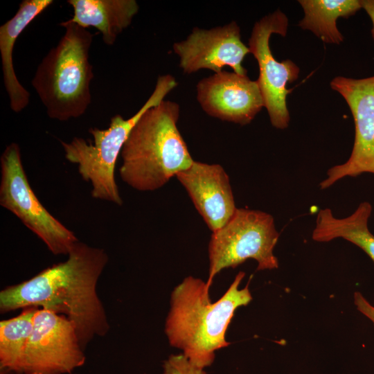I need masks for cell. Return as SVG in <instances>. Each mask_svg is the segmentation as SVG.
I'll return each instance as SVG.
<instances>
[{"mask_svg": "<svg viewBox=\"0 0 374 374\" xmlns=\"http://www.w3.org/2000/svg\"><path fill=\"white\" fill-rule=\"evenodd\" d=\"M287 27V17L277 10L254 24L249 39L250 53L256 59L259 67L256 82L264 107L271 125L278 129H285L289 125L286 98L292 89H287L286 86L298 78L299 68L290 60L278 62L271 51L269 39L273 33L285 36Z\"/></svg>", "mask_w": 374, "mask_h": 374, "instance_id": "9c48e42d", "label": "cell"}, {"mask_svg": "<svg viewBox=\"0 0 374 374\" xmlns=\"http://www.w3.org/2000/svg\"><path fill=\"white\" fill-rule=\"evenodd\" d=\"M305 16L299 26L311 30L326 43L340 44L344 37L336 21L339 17L348 18L362 8L358 0H300Z\"/></svg>", "mask_w": 374, "mask_h": 374, "instance_id": "e0dca14e", "label": "cell"}, {"mask_svg": "<svg viewBox=\"0 0 374 374\" xmlns=\"http://www.w3.org/2000/svg\"><path fill=\"white\" fill-rule=\"evenodd\" d=\"M371 212L372 206L368 202L360 203L354 213L344 218L335 217L330 208L321 209L312 238L319 242L341 238L359 247L374 262V235L368 227Z\"/></svg>", "mask_w": 374, "mask_h": 374, "instance_id": "2e32d148", "label": "cell"}, {"mask_svg": "<svg viewBox=\"0 0 374 374\" xmlns=\"http://www.w3.org/2000/svg\"><path fill=\"white\" fill-rule=\"evenodd\" d=\"M59 26L65 32L42 60L31 84L47 116L66 121L82 116L91 103L89 50L93 35L69 19Z\"/></svg>", "mask_w": 374, "mask_h": 374, "instance_id": "277c9868", "label": "cell"}, {"mask_svg": "<svg viewBox=\"0 0 374 374\" xmlns=\"http://www.w3.org/2000/svg\"><path fill=\"white\" fill-rule=\"evenodd\" d=\"M197 100L208 115L224 121L245 125L264 107L256 81L247 75L222 71L200 80Z\"/></svg>", "mask_w": 374, "mask_h": 374, "instance_id": "7c38bea8", "label": "cell"}, {"mask_svg": "<svg viewBox=\"0 0 374 374\" xmlns=\"http://www.w3.org/2000/svg\"><path fill=\"white\" fill-rule=\"evenodd\" d=\"M176 177L212 232L222 227L234 215L237 208L229 177L220 164L194 160Z\"/></svg>", "mask_w": 374, "mask_h": 374, "instance_id": "4fadbf2b", "label": "cell"}, {"mask_svg": "<svg viewBox=\"0 0 374 374\" xmlns=\"http://www.w3.org/2000/svg\"><path fill=\"white\" fill-rule=\"evenodd\" d=\"M330 87L350 107L355 140L348 159L328 170L327 178L320 183L321 189H326L346 177L374 174V76L363 79L337 76L330 82Z\"/></svg>", "mask_w": 374, "mask_h": 374, "instance_id": "30bf717a", "label": "cell"}, {"mask_svg": "<svg viewBox=\"0 0 374 374\" xmlns=\"http://www.w3.org/2000/svg\"><path fill=\"white\" fill-rule=\"evenodd\" d=\"M278 238L272 215L259 210L237 208L211 235L207 287L210 289L214 277L223 269L235 268L248 259L256 260L258 271L277 269L278 261L273 251Z\"/></svg>", "mask_w": 374, "mask_h": 374, "instance_id": "8992f818", "label": "cell"}, {"mask_svg": "<svg viewBox=\"0 0 374 374\" xmlns=\"http://www.w3.org/2000/svg\"><path fill=\"white\" fill-rule=\"evenodd\" d=\"M179 105L162 100L132 129L121 152L123 181L139 191H154L194 161L180 134Z\"/></svg>", "mask_w": 374, "mask_h": 374, "instance_id": "3957f363", "label": "cell"}, {"mask_svg": "<svg viewBox=\"0 0 374 374\" xmlns=\"http://www.w3.org/2000/svg\"><path fill=\"white\" fill-rule=\"evenodd\" d=\"M177 86L170 74L159 75L152 94L132 117L125 119L120 114L111 118L107 129L90 128L93 143L74 136L69 142L60 141L66 160L78 166L82 179L91 185L93 198L123 204L115 179L116 161L132 129L148 109L159 104Z\"/></svg>", "mask_w": 374, "mask_h": 374, "instance_id": "5b68a950", "label": "cell"}, {"mask_svg": "<svg viewBox=\"0 0 374 374\" xmlns=\"http://www.w3.org/2000/svg\"><path fill=\"white\" fill-rule=\"evenodd\" d=\"M67 3L73 10L69 20L84 28H96L107 45L115 43L139 10L135 0H68Z\"/></svg>", "mask_w": 374, "mask_h": 374, "instance_id": "9a60e30c", "label": "cell"}, {"mask_svg": "<svg viewBox=\"0 0 374 374\" xmlns=\"http://www.w3.org/2000/svg\"><path fill=\"white\" fill-rule=\"evenodd\" d=\"M53 2L52 0H24L15 15L0 26L3 82L10 109L15 113L24 110L30 102V93L19 82L14 69L12 54L16 39L28 25Z\"/></svg>", "mask_w": 374, "mask_h": 374, "instance_id": "5bb4252c", "label": "cell"}, {"mask_svg": "<svg viewBox=\"0 0 374 374\" xmlns=\"http://www.w3.org/2000/svg\"><path fill=\"white\" fill-rule=\"evenodd\" d=\"M67 259L31 278L0 292V311L41 307L62 314L75 328L84 350L96 336L103 337L109 325L97 292L98 280L109 256L105 249L78 240Z\"/></svg>", "mask_w": 374, "mask_h": 374, "instance_id": "6da1fadb", "label": "cell"}, {"mask_svg": "<svg viewBox=\"0 0 374 374\" xmlns=\"http://www.w3.org/2000/svg\"><path fill=\"white\" fill-rule=\"evenodd\" d=\"M85 360L73 323L65 316L37 309L19 374H71Z\"/></svg>", "mask_w": 374, "mask_h": 374, "instance_id": "ba28073f", "label": "cell"}, {"mask_svg": "<svg viewBox=\"0 0 374 374\" xmlns=\"http://www.w3.org/2000/svg\"><path fill=\"white\" fill-rule=\"evenodd\" d=\"M0 167V205L16 215L53 254L68 255L78 239L38 199L29 184L17 143L6 147Z\"/></svg>", "mask_w": 374, "mask_h": 374, "instance_id": "52a82bcc", "label": "cell"}, {"mask_svg": "<svg viewBox=\"0 0 374 374\" xmlns=\"http://www.w3.org/2000/svg\"><path fill=\"white\" fill-rule=\"evenodd\" d=\"M244 276V272H238L215 303L211 301L206 282L191 276L172 292L165 333L170 344L181 349L195 366L204 369L211 366L215 352L230 344L226 333L234 313L252 300L249 283L239 289Z\"/></svg>", "mask_w": 374, "mask_h": 374, "instance_id": "7a4b0ae2", "label": "cell"}, {"mask_svg": "<svg viewBox=\"0 0 374 374\" xmlns=\"http://www.w3.org/2000/svg\"><path fill=\"white\" fill-rule=\"evenodd\" d=\"M354 303L357 310L369 319L374 325V306L359 292L354 293Z\"/></svg>", "mask_w": 374, "mask_h": 374, "instance_id": "ffe728a7", "label": "cell"}, {"mask_svg": "<svg viewBox=\"0 0 374 374\" xmlns=\"http://www.w3.org/2000/svg\"><path fill=\"white\" fill-rule=\"evenodd\" d=\"M163 374H206L204 368L193 364L183 353L171 355L163 363Z\"/></svg>", "mask_w": 374, "mask_h": 374, "instance_id": "d6986e66", "label": "cell"}, {"mask_svg": "<svg viewBox=\"0 0 374 374\" xmlns=\"http://www.w3.org/2000/svg\"><path fill=\"white\" fill-rule=\"evenodd\" d=\"M38 308H26L18 316L0 321V373L19 374L20 365L33 329Z\"/></svg>", "mask_w": 374, "mask_h": 374, "instance_id": "ac0fdd59", "label": "cell"}, {"mask_svg": "<svg viewBox=\"0 0 374 374\" xmlns=\"http://www.w3.org/2000/svg\"><path fill=\"white\" fill-rule=\"evenodd\" d=\"M359 1L362 8L366 10L373 23L371 33L374 39V0H361Z\"/></svg>", "mask_w": 374, "mask_h": 374, "instance_id": "44dd1931", "label": "cell"}, {"mask_svg": "<svg viewBox=\"0 0 374 374\" xmlns=\"http://www.w3.org/2000/svg\"><path fill=\"white\" fill-rule=\"evenodd\" d=\"M172 50L185 73L201 69H209L215 73L229 66L233 72L247 75L242 62L250 51L242 42L235 21L211 29L195 27L186 39L175 42Z\"/></svg>", "mask_w": 374, "mask_h": 374, "instance_id": "8fae6325", "label": "cell"}]
</instances>
